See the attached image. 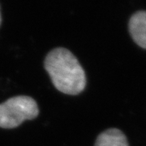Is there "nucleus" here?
I'll list each match as a JSON object with an SVG mask.
<instances>
[{
    "label": "nucleus",
    "instance_id": "nucleus-1",
    "mask_svg": "<svg viewBox=\"0 0 146 146\" xmlns=\"http://www.w3.org/2000/svg\"><path fill=\"white\" fill-rule=\"evenodd\" d=\"M44 66L54 87L69 95H77L86 86V76L78 59L70 50L58 47L45 58Z\"/></svg>",
    "mask_w": 146,
    "mask_h": 146
},
{
    "label": "nucleus",
    "instance_id": "nucleus-4",
    "mask_svg": "<svg viewBox=\"0 0 146 146\" xmlns=\"http://www.w3.org/2000/svg\"><path fill=\"white\" fill-rule=\"evenodd\" d=\"M95 146H129V145L123 131L117 128H110L98 136Z\"/></svg>",
    "mask_w": 146,
    "mask_h": 146
},
{
    "label": "nucleus",
    "instance_id": "nucleus-5",
    "mask_svg": "<svg viewBox=\"0 0 146 146\" xmlns=\"http://www.w3.org/2000/svg\"><path fill=\"white\" fill-rule=\"evenodd\" d=\"M1 21H2V17H1V12H0V25H1Z\"/></svg>",
    "mask_w": 146,
    "mask_h": 146
},
{
    "label": "nucleus",
    "instance_id": "nucleus-2",
    "mask_svg": "<svg viewBox=\"0 0 146 146\" xmlns=\"http://www.w3.org/2000/svg\"><path fill=\"white\" fill-rule=\"evenodd\" d=\"M39 114L36 101L29 96H17L0 104V127L15 128Z\"/></svg>",
    "mask_w": 146,
    "mask_h": 146
},
{
    "label": "nucleus",
    "instance_id": "nucleus-3",
    "mask_svg": "<svg viewBox=\"0 0 146 146\" xmlns=\"http://www.w3.org/2000/svg\"><path fill=\"white\" fill-rule=\"evenodd\" d=\"M131 38L143 49H146V11H140L131 17L128 24Z\"/></svg>",
    "mask_w": 146,
    "mask_h": 146
}]
</instances>
